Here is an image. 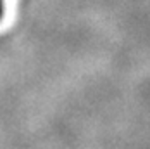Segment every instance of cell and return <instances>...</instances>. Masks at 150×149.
<instances>
[{
    "label": "cell",
    "mask_w": 150,
    "mask_h": 149,
    "mask_svg": "<svg viewBox=\"0 0 150 149\" xmlns=\"http://www.w3.org/2000/svg\"><path fill=\"white\" fill-rule=\"evenodd\" d=\"M19 5V0H0V28L12 23Z\"/></svg>",
    "instance_id": "obj_1"
}]
</instances>
